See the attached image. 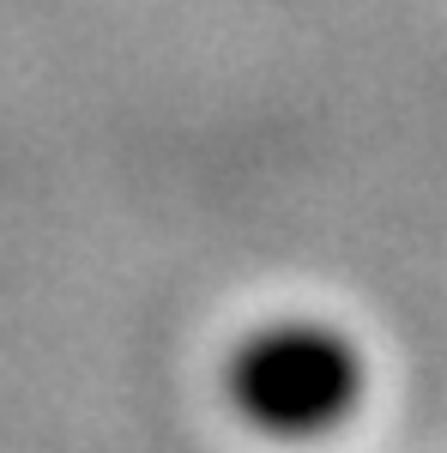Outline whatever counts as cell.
I'll return each instance as SVG.
<instances>
[{
	"instance_id": "obj_1",
	"label": "cell",
	"mask_w": 447,
	"mask_h": 453,
	"mask_svg": "<svg viewBox=\"0 0 447 453\" xmlns=\"http://www.w3.org/2000/svg\"><path fill=\"white\" fill-rule=\"evenodd\" d=\"M230 399L260 435L314 441L333 435L363 399L357 345L320 320H278L248 333L230 357Z\"/></svg>"
}]
</instances>
